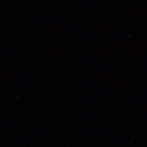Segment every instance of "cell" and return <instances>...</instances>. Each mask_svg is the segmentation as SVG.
I'll return each mask as SVG.
<instances>
[]
</instances>
